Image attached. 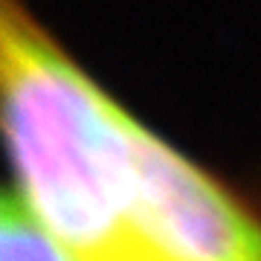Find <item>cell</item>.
I'll return each instance as SVG.
<instances>
[{
    "label": "cell",
    "mask_w": 261,
    "mask_h": 261,
    "mask_svg": "<svg viewBox=\"0 0 261 261\" xmlns=\"http://www.w3.org/2000/svg\"><path fill=\"white\" fill-rule=\"evenodd\" d=\"M3 125L20 203L79 261L130 247V116L23 15L0 18Z\"/></svg>",
    "instance_id": "cell-1"
},
{
    "label": "cell",
    "mask_w": 261,
    "mask_h": 261,
    "mask_svg": "<svg viewBox=\"0 0 261 261\" xmlns=\"http://www.w3.org/2000/svg\"><path fill=\"white\" fill-rule=\"evenodd\" d=\"M130 247L151 261H261V224L209 180L130 122Z\"/></svg>",
    "instance_id": "cell-2"
},
{
    "label": "cell",
    "mask_w": 261,
    "mask_h": 261,
    "mask_svg": "<svg viewBox=\"0 0 261 261\" xmlns=\"http://www.w3.org/2000/svg\"><path fill=\"white\" fill-rule=\"evenodd\" d=\"M0 261H79L38 224L27 206L6 197L0 215Z\"/></svg>",
    "instance_id": "cell-3"
},
{
    "label": "cell",
    "mask_w": 261,
    "mask_h": 261,
    "mask_svg": "<svg viewBox=\"0 0 261 261\" xmlns=\"http://www.w3.org/2000/svg\"><path fill=\"white\" fill-rule=\"evenodd\" d=\"M102 261H151L145 252L134 250V247H125V250H119L116 255H111V258H102Z\"/></svg>",
    "instance_id": "cell-4"
}]
</instances>
